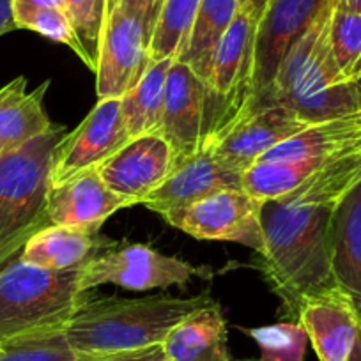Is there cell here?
<instances>
[{"instance_id":"cell-1","label":"cell","mask_w":361,"mask_h":361,"mask_svg":"<svg viewBox=\"0 0 361 361\" xmlns=\"http://www.w3.org/2000/svg\"><path fill=\"white\" fill-rule=\"evenodd\" d=\"M336 204L280 197L262 206V271L282 301V317L298 322L301 307L336 287L329 260V221Z\"/></svg>"},{"instance_id":"cell-2","label":"cell","mask_w":361,"mask_h":361,"mask_svg":"<svg viewBox=\"0 0 361 361\" xmlns=\"http://www.w3.org/2000/svg\"><path fill=\"white\" fill-rule=\"evenodd\" d=\"M216 301L209 294L192 298H92L80 303L64 328L73 349L83 357L105 356L161 345L179 322Z\"/></svg>"},{"instance_id":"cell-3","label":"cell","mask_w":361,"mask_h":361,"mask_svg":"<svg viewBox=\"0 0 361 361\" xmlns=\"http://www.w3.org/2000/svg\"><path fill=\"white\" fill-rule=\"evenodd\" d=\"M336 0L293 44L282 61L267 103L287 106L308 124L361 109V89L340 73L329 47V20Z\"/></svg>"},{"instance_id":"cell-4","label":"cell","mask_w":361,"mask_h":361,"mask_svg":"<svg viewBox=\"0 0 361 361\" xmlns=\"http://www.w3.org/2000/svg\"><path fill=\"white\" fill-rule=\"evenodd\" d=\"M18 255L0 267V345L37 333L64 331L89 296L80 289L82 269H47Z\"/></svg>"},{"instance_id":"cell-5","label":"cell","mask_w":361,"mask_h":361,"mask_svg":"<svg viewBox=\"0 0 361 361\" xmlns=\"http://www.w3.org/2000/svg\"><path fill=\"white\" fill-rule=\"evenodd\" d=\"M68 133L54 124L50 131L0 152V248L27 241L48 224L44 216L54 152Z\"/></svg>"},{"instance_id":"cell-6","label":"cell","mask_w":361,"mask_h":361,"mask_svg":"<svg viewBox=\"0 0 361 361\" xmlns=\"http://www.w3.org/2000/svg\"><path fill=\"white\" fill-rule=\"evenodd\" d=\"M195 276L207 279L211 271L193 266L179 257L165 255L142 243H114L82 267L80 289L82 293H90L96 287L112 283L144 293L185 286Z\"/></svg>"},{"instance_id":"cell-7","label":"cell","mask_w":361,"mask_h":361,"mask_svg":"<svg viewBox=\"0 0 361 361\" xmlns=\"http://www.w3.org/2000/svg\"><path fill=\"white\" fill-rule=\"evenodd\" d=\"M158 135L172 147L176 165L211 147L218 138V123L206 82L179 61H173L166 78Z\"/></svg>"},{"instance_id":"cell-8","label":"cell","mask_w":361,"mask_h":361,"mask_svg":"<svg viewBox=\"0 0 361 361\" xmlns=\"http://www.w3.org/2000/svg\"><path fill=\"white\" fill-rule=\"evenodd\" d=\"M257 20L239 11L221 37L206 85L218 123V138L250 112Z\"/></svg>"},{"instance_id":"cell-9","label":"cell","mask_w":361,"mask_h":361,"mask_svg":"<svg viewBox=\"0 0 361 361\" xmlns=\"http://www.w3.org/2000/svg\"><path fill=\"white\" fill-rule=\"evenodd\" d=\"M264 200L241 190H224L183 209L163 214L170 227L200 241H228L262 253Z\"/></svg>"},{"instance_id":"cell-10","label":"cell","mask_w":361,"mask_h":361,"mask_svg":"<svg viewBox=\"0 0 361 361\" xmlns=\"http://www.w3.org/2000/svg\"><path fill=\"white\" fill-rule=\"evenodd\" d=\"M331 0H269L257 23L250 112L267 103L282 61ZM248 112V114H250Z\"/></svg>"},{"instance_id":"cell-11","label":"cell","mask_w":361,"mask_h":361,"mask_svg":"<svg viewBox=\"0 0 361 361\" xmlns=\"http://www.w3.org/2000/svg\"><path fill=\"white\" fill-rule=\"evenodd\" d=\"M121 112V99H98L89 116L57 144L50 170V186L102 166L130 142Z\"/></svg>"},{"instance_id":"cell-12","label":"cell","mask_w":361,"mask_h":361,"mask_svg":"<svg viewBox=\"0 0 361 361\" xmlns=\"http://www.w3.org/2000/svg\"><path fill=\"white\" fill-rule=\"evenodd\" d=\"M151 64L149 41L140 23L121 8L109 15L96 64L98 99H121L142 80Z\"/></svg>"},{"instance_id":"cell-13","label":"cell","mask_w":361,"mask_h":361,"mask_svg":"<svg viewBox=\"0 0 361 361\" xmlns=\"http://www.w3.org/2000/svg\"><path fill=\"white\" fill-rule=\"evenodd\" d=\"M308 126L296 112L269 103L246 114L211 144L214 158L227 169L245 173L266 152L283 144Z\"/></svg>"},{"instance_id":"cell-14","label":"cell","mask_w":361,"mask_h":361,"mask_svg":"<svg viewBox=\"0 0 361 361\" xmlns=\"http://www.w3.org/2000/svg\"><path fill=\"white\" fill-rule=\"evenodd\" d=\"M176 166L172 147L158 133L131 138L123 149L110 156L98 172L103 183L133 206H140Z\"/></svg>"},{"instance_id":"cell-15","label":"cell","mask_w":361,"mask_h":361,"mask_svg":"<svg viewBox=\"0 0 361 361\" xmlns=\"http://www.w3.org/2000/svg\"><path fill=\"white\" fill-rule=\"evenodd\" d=\"M243 173L234 172L214 158L211 147L173 166L161 185L140 206L163 216L170 211L183 209L224 190H241Z\"/></svg>"},{"instance_id":"cell-16","label":"cell","mask_w":361,"mask_h":361,"mask_svg":"<svg viewBox=\"0 0 361 361\" xmlns=\"http://www.w3.org/2000/svg\"><path fill=\"white\" fill-rule=\"evenodd\" d=\"M131 206L133 202L114 193L103 183L98 169H92L50 186L44 216L50 225L99 231L112 214Z\"/></svg>"},{"instance_id":"cell-17","label":"cell","mask_w":361,"mask_h":361,"mask_svg":"<svg viewBox=\"0 0 361 361\" xmlns=\"http://www.w3.org/2000/svg\"><path fill=\"white\" fill-rule=\"evenodd\" d=\"M298 322L307 331L319 361H347L361 329L353 301L338 286L305 301Z\"/></svg>"},{"instance_id":"cell-18","label":"cell","mask_w":361,"mask_h":361,"mask_svg":"<svg viewBox=\"0 0 361 361\" xmlns=\"http://www.w3.org/2000/svg\"><path fill=\"white\" fill-rule=\"evenodd\" d=\"M329 260L335 283L350 298L361 319V183L333 209Z\"/></svg>"},{"instance_id":"cell-19","label":"cell","mask_w":361,"mask_h":361,"mask_svg":"<svg viewBox=\"0 0 361 361\" xmlns=\"http://www.w3.org/2000/svg\"><path fill=\"white\" fill-rule=\"evenodd\" d=\"M114 243L116 241L99 234V231L68 225H44L27 239L18 257L47 269H82Z\"/></svg>"},{"instance_id":"cell-20","label":"cell","mask_w":361,"mask_h":361,"mask_svg":"<svg viewBox=\"0 0 361 361\" xmlns=\"http://www.w3.org/2000/svg\"><path fill=\"white\" fill-rule=\"evenodd\" d=\"M50 82L29 92L27 78L18 76L0 89V149L18 147L54 128L44 110V94Z\"/></svg>"},{"instance_id":"cell-21","label":"cell","mask_w":361,"mask_h":361,"mask_svg":"<svg viewBox=\"0 0 361 361\" xmlns=\"http://www.w3.org/2000/svg\"><path fill=\"white\" fill-rule=\"evenodd\" d=\"M169 361H228L227 322L218 303L179 322L161 343Z\"/></svg>"},{"instance_id":"cell-22","label":"cell","mask_w":361,"mask_h":361,"mask_svg":"<svg viewBox=\"0 0 361 361\" xmlns=\"http://www.w3.org/2000/svg\"><path fill=\"white\" fill-rule=\"evenodd\" d=\"M239 11V0H200L188 41L173 61L186 64L207 82L218 44Z\"/></svg>"},{"instance_id":"cell-23","label":"cell","mask_w":361,"mask_h":361,"mask_svg":"<svg viewBox=\"0 0 361 361\" xmlns=\"http://www.w3.org/2000/svg\"><path fill=\"white\" fill-rule=\"evenodd\" d=\"M172 64L173 59L151 62L140 82L121 98V112L130 138L159 131L166 78Z\"/></svg>"},{"instance_id":"cell-24","label":"cell","mask_w":361,"mask_h":361,"mask_svg":"<svg viewBox=\"0 0 361 361\" xmlns=\"http://www.w3.org/2000/svg\"><path fill=\"white\" fill-rule=\"evenodd\" d=\"M199 6L200 0H165L149 44L151 62L176 59L183 51Z\"/></svg>"},{"instance_id":"cell-25","label":"cell","mask_w":361,"mask_h":361,"mask_svg":"<svg viewBox=\"0 0 361 361\" xmlns=\"http://www.w3.org/2000/svg\"><path fill=\"white\" fill-rule=\"evenodd\" d=\"M329 47L345 80L361 78V15L336 0L329 20Z\"/></svg>"},{"instance_id":"cell-26","label":"cell","mask_w":361,"mask_h":361,"mask_svg":"<svg viewBox=\"0 0 361 361\" xmlns=\"http://www.w3.org/2000/svg\"><path fill=\"white\" fill-rule=\"evenodd\" d=\"M260 349L259 361H303L308 336L300 322H276L262 328H239Z\"/></svg>"},{"instance_id":"cell-27","label":"cell","mask_w":361,"mask_h":361,"mask_svg":"<svg viewBox=\"0 0 361 361\" xmlns=\"http://www.w3.org/2000/svg\"><path fill=\"white\" fill-rule=\"evenodd\" d=\"M66 338L64 331H48L2 343L0 361H85Z\"/></svg>"},{"instance_id":"cell-28","label":"cell","mask_w":361,"mask_h":361,"mask_svg":"<svg viewBox=\"0 0 361 361\" xmlns=\"http://www.w3.org/2000/svg\"><path fill=\"white\" fill-rule=\"evenodd\" d=\"M64 4L76 37L85 51V68L96 73L99 44L106 23V0H64Z\"/></svg>"},{"instance_id":"cell-29","label":"cell","mask_w":361,"mask_h":361,"mask_svg":"<svg viewBox=\"0 0 361 361\" xmlns=\"http://www.w3.org/2000/svg\"><path fill=\"white\" fill-rule=\"evenodd\" d=\"M15 16L16 29H27L32 32L41 34L47 39L61 43L68 47L83 64H87L85 51L76 37L73 23L69 20L66 9L57 8H41V9H29V11L13 13Z\"/></svg>"},{"instance_id":"cell-30","label":"cell","mask_w":361,"mask_h":361,"mask_svg":"<svg viewBox=\"0 0 361 361\" xmlns=\"http://www.w3.org/2000/svg\"><path fill=\"white\" fill-rule=\"evenodd\" d=\"M163 4H165V0H119L117 8H121L126 15H130L131 18L140 23L145 37L151 44L152 32H154L156 23L161 15Z\"/></svg>"},{"instance_id":"cell-31","label":"cell","mask_w":361,"mask_h":361,"mask_svg":"<svg viewBox=\"0 0 361 361\" xmlns=\"http://www.w3.org/2000/svg\"><path fill=\"white\" fill-rule=\"evenodd\" d=\"M85 361H169L161 345L145 347V349L126 350V353L105 354V356L87 357Z\"/></svg>"},{"instance_id":"cell-32","label":"cell","mask_w":361,"mask_h":361,"mask_svg":"<svg viewBox=\"0 0 361 361\" xmlns=\"http://www.w3.org/2000/svg\"><path fill=\"white\" fill-rule=\"evenodd\" d=\"M13 13L29 11V9H41V8H57L66 9L64 0H11Z\"/></svg>"},{"instance_id":"cell-33","label":"cell","mask_w":361,"mask_h":361,"mask_svg":"<svg viewBox=\"0 0 361 361\" xmlns=\"http://www.w3.org/2000/svg\"><path fill=\"white\" fill-rule=\"evenodd\" d=\"M11 30H16L11 0H0V36H4Z\"/></svg>"},{"instance_id":"cell-34","label":"cell","mask_w":361,"mask_h":361,"mask_svg":"<svg viewBox=\"0 0 361 361\" xmlns=\"http://www.w3.org/2000/svg\"><path fill=\"white\" fill-rule=\"evenodd\" d=\"M267 2H269V0H239V8H241V11H245L246 15H250L253 20H257V23H259Z\"/></svg>"},{"instance_id":"cell-35","label":"cell","mask_w":361,"mask_h":361,"mask_svg":"<svg viewBox=\"0 0 361 361\" xmlns=\"http://www.w3.org/2000/svg\"><path fill=\"white\" fill-rule=\"evenodd\" d=\"M25 243L27 241H16V243H13V245L6 246V248H0V267L6 266V264H8L11 259H15V257L22 252V248Z\"/></svg>"},{"instance_id":"cell-36","label":"cell","mask_w":361,"mask_h":361,"mask_svg":"<svg viewBox=\"0 0 361 361\" xmlns=\"http://www.w3.org/2000/svg\"><path fill=\"white\" fill-rule=\"evenodd\" d=\"M347 361H361V329L360 333H357L356 343H354L353 353H350V356L347 357Z\"/></svg>"},{"instance_id":"cell-37","label":"cell","mask_w":361,"mask_h":361,"mask_svg":"<svg viewBox=\"0 0 361 361\" xmlns=\"http://www.w3.org/2000/svg\"><path fill=\"white\" fill-rule=\"evenodd\" d=\"M338 2L350 11H356L361 15V0H338Z\"/></svg>"},{"instance_id":"cell-38","label":"cell","mask_w":361,"mask_h":361,"mask_svg":"<svg viewBox=\"0 0 361 361\" xmlns=\"http://www.w3.org/2000/svg\"><path fill=\"white\" fill-rule=\"evenodd\" d=\"M119 6V0H106V18H109L110 13Z\"/></svg>"},{"instance_id":"cell-39","label":"cell","mask_w":361,"mask_h":361,"mask_svg":"<svg viewBox=\"0 0 361 361\" xmlns=\"http://www.w3.org/2000/svg\"><path fill=\"white\" fill-rule=\"evenodd\" d=\"M228 361H259V360H232V357H231Z\"/></svg>"},{"instance_id":"cell-40","label":"cell","mask_w":361,"mask_h":361,"mask_svg":"<svg viewBox=\"0 0 361 361\" xmlns=\"http://www.w3.org/2000/svg\"><path fill=\"white\" fill-rule=\"evenodd\" d=\"M356 83H357V87H360V89H361V78H360V80H357V82H356Z\"/></svg>"},{"instance_id":"cell-41","label":"cell","mask_w":361,"mask_h":361,"mask_svg":"<svg viewBox=\"0 0 361 361\" xmlns=\"http://www.w3.org/2000/svg\"><path fill=\"white\" fill-rule=\"evenodd\" d=\"M0 354H2V345H0Z\"/></svg>"},{"instance_id":"cell-42","label":"cell","mask_w":361,"mask_h":361,"mask_svg":"<svg viewBox=\"0 0 361 361\" xmlns=\"http://www.w3.org/2000/svg\"><path fill=\"white\" fill-rule=\"evenodd\" d=\"M0 152H2V149H0Z\"/></svg>"}]
</instances>
